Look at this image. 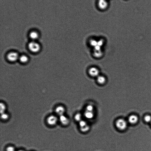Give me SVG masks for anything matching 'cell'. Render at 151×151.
<instances>
[{
  "mask_svg": "<svg viewBox=\"0 0 151 151\" xmlns=\"http://www.w3.org/2000/svg\"><path fill=\"white\" fill-rule=\"evenodd\" d=\"M59 120L61 123L64 125H67L70 122L69 119L64 115L60 116Z\"/></svg>",
  "mask_w": 151,
  "mask_h": 151,
  "instance_id": "cell-8",
  "label": "cell"
},
{
  "mask_svg": "<svg viewBox=\"0 0 151 151\" xmlns=\"http://www.w3.org/2000/svg\"><path fill=\"white\" fill-rule=\"evenodd\" d=\"M97 4L100 9L105 10L107 8L109 4L107 0H98Z\"/></svg>",
  "mask_w": 151,
  "mask_h": 151,
  "instance_id": "cell-4",
  "label": "cell"
},
{
  "mask_svg": "<svg viewBox=\"0 0 151 151\" xmlns=\"http://www.w3.org/2000/svg\"><path fill=\"white\" fill-rule=\"evenodd\" d=\"M1 117L2 120H6L8 118L9 115L7 114L4 113L1 114Z\"/></svg>",
  "mask_w": 151,
  "mask_h": 151,
  "instance_id": "cell-20",
  "label": "cell"
},
{
  "mask_svg": "<svg viewBox=\"0 0 151 151\" xmlns=\"http://www.w3.org/2000/svg\"><path fill=\"white\" fill-rule=\"evenodd\" d=\"M108 1L109 0H107Z\"/></svg>",
  "mask_w": 151,
  "mask_h": 151,
  "instance_id": "cell-23",
  "label": "cell"
},
{
  "mask_svg": "<svg viewBox=\"0 0 151 151\" xmlns=\"http://www.w3.org/2000/svg\"></svg>",
  "mask_w": 151,
  "mask_h": 151,
  "instance_id": "cell-24",
  "label": "cell"
},
{
  "mask_svg": "<svg viewBox=\"0 0 151 151\" xmlns=\"http://www.w3.org/2000/svg\"><path fill=\"white\" fill-rule=\"evenodd\" d=\"M82 116L81 114L78 113L75 115L74 116V119L75 121L79 122L82 120Z\"/></svg>",
  "mask_w": 151,
  "mask_h": 151,
  "instance_id": "cell-14",
  "label": "cell"
},
{
  "mask_svg": "<svg viewBox=\"0 0 151 151\" xmlns=\"http://www.w3.org/2000/svg\"><path fill=\"white\" fill-rule=\"evenodd\" d=\"M144 120L146 122L151 123V116L149 115H147L144 117Z\"/></svg>",
  "mask_w": 151,
  "mask_h": 151,
  "instance_id": "cell-18",
  "label": "cell"
},
{
  "mask_svg": "<svg viewBox=\"0 0 151 151\" xmlns=\"http://www.w3.org/2000/svg\"><path fill=\"white\" fill-rule=\"evenodd\" d=\"M19 56L18 53L16 52H12L7 54V58L8 60L10 62H14L19 58Z\"/></svg>",
  "mask_w": 151,
  "mask_h": 151,
  "instance_id": "cell-3",
  "label": "cell"
},
{
  "mask_svg": "<svg viewBox=\"0 0 151 151\" xmlns=\"http://www.w3.org/2000/svg\"><path fill=\"white\" fill-rule=\"evenodd\" d=\"M115 125L116 127L119 130L123 131L126 129L128 126V123L124 119L120 118L116 121Z\"/></svg>",
  "mask_w": 151,
  "mask_h": 151,
  "instance_id": "cell-1",
  "label": "cell"
},
{
  "mask_svg": "<svg viewBox=\"0 0 151 151\" xmlns=\"http://www.w3.org/2000/svg\"><path fill=\"white\" fill-rule=\"evenodd\" d=\"M19 59L21 62L23 63H25L29 61V58L28 57L25 55H22L19 57Z\"/></svg>",
  "mask_w": 151,
  "mask_h": 151,
  "instance_id": "cell-13",
  "label": "cell"
},
{
  "mask_svg": "<svg viewBox=\"0 0 151 151\" xmlns=\"http://www.w3.org/2000/svg\"><path fill=\"white\" fill-rule=\"evenodd\" d=\"M99 71L97 68L93 67L89 68L88 70V73L90 75L93 77H97L99 76Z\"/></svg>",
  "mask_w": 151,
  "mask_h": 151,
  "instance_id": "cell-5",
  "label": "cell"
},
{
  "mask_svg": "<svg viewBox=\"0 0 151 151\" xmlns=\"http://www.w3.org/2000/svg\"><path fill=\"white\" fill-rule=\"evenodd\" d=\"M80 129L81 131H82L83 133H85L88 131L90 129V126L88 125H86L85 126L83 127L80 128Z\"/></svg>",
  "mask_w": 151,
  "mask_h": 151,
  "instance_id": "cell-16",
  "label": "cell"
},
{
  "mask_svg": "<svg viewBox=\"0 0 151 151\" xmlns=\"http://www.w3.org/2000/svg\"><path fill=\"white\" fill-rule=\"evenodd\" d=\"M79 122L80 128L83 127L88 124L86 121L82 120Z\"/></svg>",
  "mask_w": 151,
  "mask_h": 151,
  "instance_id": "cell-19",
  "label": "cell"
},
{
  "mask_svg": "<svg viewBox=\"0 0 151 151\" xmlns=\"http://www.w3.org/2000/svg\"><path fill=\"white\" fill-rule=\"evenodd\" d=\"M6 109V106L4 104L1 103L0 104V112L1 114L4 113Z\"/></svg>",
  "mask_w": 151,
  "mask_h": 151,
  "instance_id": "cell-15",
  "label": "cell"
},
{
  "mask_svg": "<svg viewBox=\"0 0 151 151\" xmlns=\"http://www.w3.org/2000/svg\"><path fill=\"white\" fill-rule=\"evenodd\" d=\"M29 36L31 39L33 41H35L38 38L39 34L37 32L35 31H33L30 32L29 34Z\"/></svg>",
  "mask_w": 151,
  "mask_h": 151,
  "instance_id": "cell-10",
  "label": "cell"
},
{
  "mask_svg": "<svg viewBox=\"0 0 151 151\" xmlns=\"http://www.w3.org/2000/svg\"><path fill=\"white\" fill-rule=\"evenodd\" d=\"M94 113L93 112L88 111H85L84 113V116L88 119H91L94 117Z\"/></svg>",
  "mask_w": 151,
  "mask_h": 151,
  "instance_id": "cell-12",
  "label": "cell"
},
{
  "mask_svg": "<svg viewBox=\"0 0 151 151\" xmlns=\"http://www.w3.org/2000/svg\"><path fill=\"white\" fill-rule=\"evenodd\" d=\"M18 151H24L23 150H19Z\"/></svg>",
  "mask_w": 151,
  "mask_h": 151,
  "instance_id": "cell-22",
  "label": "cell"
},
{
  "mask_svg": "<svg viewBox=\"0 0 151 151\" xmlns=\"http://www.w3.org/2000/svg\"><path fill=\"white\" fill-rule=\"evenodd\" d=\"M6 151H15L14 148L12 146L8 147Z\"/></svg>",
  "mask_w": 151,
  "mask_h": 151,
  "instance_id": "cell-21",
  "label": "cell"
},
{
  "mask_svg": "<svg viewBox=\"0 0 151 151\" xmlns=\"http://www.w3.org/2000/svg\"><path fill=\"white\" fill-rule=\"evenodd\" d=\"M97 77V82L100 85H104L106 83V79L104 76L99 75Z\"/></svg>",
  "mask_w": 151,
  "mask_h": 151,
  "instance_id": "cell-11",
  "label": "cell"
},
{
  "mask_svg": "<svg viewBox=\"0 0 151 151\" xmlns=\"http://www.w3.org/2000/svg\"><path fill=\"white\" fill-rule=\"evenodd\" d=\"M58 121V119L56 116L51 115L49 116L47 119V122L49 125H54L57 124Z\"/></svg>",
  "mask_w": 151,
  "mask_h": 151,
  "instance_id": "cell-6",
  "label": "cell"
},
{
  "mask_svg": "<svg viewBox=\"0 0 151 151\" xmlns=\"http://www.w3.org/2000/svg\"><path fill=\"white\" fill-rule=\"evenodd\" d=\"M138 121V117L136 115H131L129 116L128 118V121L129 123L131 124L137 123Z\"/></svg>",
  "mask_w": 151,
  "mask_h": 151,
  "instance_id": "cell-7",
  "label": "cell"
},
{
  "mask_svg": "<svg viewBox=\"0 0 151 151\" xmlns=\"http://www.w3.org/2000/svg\"><path fill=\"white\" fill-rule=\"evenodd\" d=\"M94 108L93 105H89L86 107V111H88L93 112Z\"/></svg>",
  "mask_w": 151,
  "mask_h": 151,
  "instance_id": "cell-17",
  "label": "cell"
},
{
  "mask_svg": "<svg viewBox=\"0 0 151 151\" xmlns=\"http://www.w3.org/2000/svg\"><path fill=\"white\" fill-rule=\"evenodd\" d=\"M56 113L60 116L64 115L65 112V109L63 107L59 106L56 108Z\"/></svg>",
  "mask_w": 151,
  "mask_h": 151,
  "instance_id": "cell-9",
  "label": "cell"
},
{
  "mask_svg": "<svg viewBox=\"0 0 151 151\" xmlns=\"http://www.w3.org/2000/svg\"><path fill=\"white\" fill-rule=\"evenodd\" d=\"M28 48L31 51L34 53L38 52L41 49L40 45L35 41H33L29 43Z\"/></svg>",
  "mask_w": 151,
  "mask_h": 151,
  "instance_id": "cell-2",
  "label": "cell"
}]
</instances>
